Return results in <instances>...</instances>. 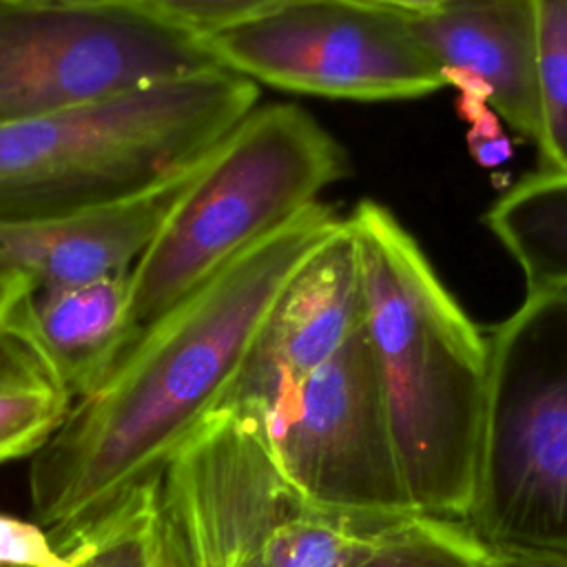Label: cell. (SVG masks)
I'll use <instances>...</instances> for the list:
<instances>
[{
	"mask_svg": "<svg viewBox=\"0 0 567 567\" xmlns=\"http://www.w3.org/2000/svg\"><path fill=\"white\" fill-rule=\"evenodd\" d=\"M341 224L321 202L215 272L144 328L33 454L31 503L64 551L226 408L259 332L301 261Z\"/></svg>",
	"mask_w": 567,
	"mask_h": 567,
	"instance_id": "cell-1",
	"label": "cell"
},
{
	"mask_svg": "<svg viewBox=\"0 0 567 567\" xmlns=\"http://www.w3.org/2000/svg\"><path fill=\"white\" fill-rule=\"evenodd\" d=\"M374 357L405 485L419 512L465 520L487 383V337L377 202L350 213Z\"/></svg>",
	"mask_w": 567,
	"mask_h": 567,
	"instance_id": "cell-2",
	"label": "cell"
},
{
	"mask_svg": "<svg viewBox=\"0 0 567 567\" xmlns=\"http://www.w3.org/2000/svg\"><path fill=\"white\" fill-rule=\"evenodd\" d=\"M224 66L0 126V221L140 195L197 166L255 106Z\"/></svg>",
	"mask_w": 567,
	"mask_h": 567,
	"instance_id": "cell-3",
	"label": "cell"
},
{
	"mask_svg": "<svg viewBox=\"0 0 567 567\" xmlns=\"http://www.w3.org/2000/svg\"><path fill=\"white\" fill-rule=\"evenodd\" d=\"M348 173L339 142L301 106H255L195 168L128 275L137 334Z\"/></svg>",
	"mask_w": 567,
	"mask_h": 567,
	"instance_id": "cell-4",
	"label": "cell"
},
{
	"mask_svg": "<svg viewBox=\"0 0 567 567\" xmlns=\"http://www.w3.org/2000/svg\"><path fill=\"white\" fill-rule=\"evenodd\" d=\"M465 525L487 547L567 551V286L527 292L487 337Z\"/></svg>",
	"mask_w": 567,
	"mask_h": 567,
	"instance_id": "cell-5",
	"label": "cell"
},
{
	"mask_svg": "<svg viewBox=\"0 0 567 567\" xmlns=\"http://www.w3.org/2000/svg\"><path fill=\"white\" fill-rule=\"evenodd\" d=\"M275 461L317 509L377 532L416 514L363 326L319 368L259 403Z\"/></svg>",
	"mask_w": 567,
	"mask_h": 567,
	"instance_id": "cell-6",
	"label": "cell"
},
{
	"mask_svg": "<svg viewBox=\"0 0 567 567\" xmlns=\"http://www.w3.org/2000/svg\"><path fill=\"white\" fill-rule=\"evenodd\" d=\"M219 66L144 7L0 0V126Z\"/></svg>",
	"mask_w": 567,
	"mask_h": 567,
	"instance_id": "cell-7",
	"label": "cell"
},
{
	"mask_svg": "<svg viewBox=\"0 0 567 567\" xmlns=\"http://www.w3.org/2000/svg\"><path fill=\"white\" fill-rule=\"evenodd\" d=\"M252 82L343 100H403L447 86L408 16L368 0H284L202 40Z\"/></svg>",
	"mask_w": 567,
	"mask_h": 567,
	"instance_id": "cell-8",
	"label": "cell"
},
{
	"mask_svg": "<svg viewBox=\"0 0 567 567\" xmlns=\"http://www.w3.org/2000/svg\"><path fill=\"white\" fill-rule=\"evenodd\" d=\"M308 505L279 470L261 419L241 405L213 414L159 476L177 567H266L268 536Z\"/></svg>",
	"mask_w": 567,
	"mask_h": 567,
	"instance_id": "cell-9",
	"label": "cell"
},
{
	"mask_svg": "<svg viewBox=\"0 0 567 567\" xmlns=\"http://www.w3.org/2000/svg\"><path fill=\"white\" fill-rule=\"evenodd\" d=\"M405 16L447 84L487 102L501 120L538 142L536 0H452Z\"/></svg>",
	"mask_w": 567,
	"mask_h": 567,
	"instance_id": "cell-10",
	"label": "cell"
},
{
	"mask_svg": "<svg viewBox=\"0 0 567 567\" xmlns=\"http://www.w3.org/2000/svg\"><path fill=\"white\" fill-rule=\"evenodd\" d=\"M361 326L359 252L348 219H341L286 281L230 403L252 405L301 381Z\"/></svg>",
	"mask_w": 567,
	"mask_h": 567,
	"instance_id": "cell-11",
	"label": "cell"
},
{
	"mask_svg": "<svg viewBox=\"0 0 567 567\" xmlns=\"http://www.w3.org/2000/svg\"><path fill=\"white\" fill-rule=\"evenodd\" d=\"M197 166L104 206L0 221V268L20 275L31 288L131 275Z\"/></svg>",
	"mask_w": 567,
	"mask_h": 567,
	"instance_id": "cell-12",
	"label": "cell"
},
{
	"mask_svg": "<svg viewBox=\"0 0 567 567\" xmlns=\"http://www.w3.org/2000/svg\"><path fill=\"white\" fill-rule=\"evenodd\" d=\"M73 396L102 383L137 337L128 275L78 286L29 288L4 326Z\"/></svg>",
	"mask_w": 567,
	"mask_h": 567,
	"instance_id": "cell-13",
	"label": "cell"
},
{
	"mask_svg": "<svg viewBox=\"0 0 567 567\" xmlns=\"http://www.w3.org/2000/svg\"><path fill=\"white\" fill-rule=\"evenodd\" d=\"M485 224L520 266L527 292L567 286V171L523 177L494 202Z\"/></svg>",
	"mask_w": 567,
	"mask_h": 567,
	"instance_id": "cell-14",
	"label": "cell"
},
{
	"mask_svg": "<svg viewBox=\"0 0 567 567\" xmlns=\"http://www.w3.org/2000/svg\"><path fill=\"white\" fill-rule=\"evenodd\" d=\"M71 401L40 357L0 328V461L35 454L58 432Z\"/></svg>",
	"mask_w": 567,
	"mask_h": 567,
	"instance_id": "cell-15",
	"label": "cell"
},
{
	"mask_svg": "<svg viewBox=\"0 0 567 567\" xmlns=\"http://www.w3.org/2000/svg\"><path fill=\"white\" fill-rule=\"evenodd\" d=\"M64 554L71 567H177L159 509V481L133 492Z\"/></svg>",
	"mask_w": 567,
	"mask_h": 567,
	"instance_id": "cell-16",
	"label": "cell"
},
{
	"mask_svg": "<svg viewBox=\"0 0 567 567\" xmlns=\"http://www.w3.org/2000/svg\"><path fill=\"white\" fill-rule=\"evenodd\" d=\"M354 567H489V547L465 520L416 512L377 529Z\"/></svg>",
	"mask_w": 567,
	"mask_h": 567,
	"instance_id": "cell-17",
	"label": "cell"
},
{
	"mask_svg": "<svg viewBox=\"0 0 567 567\" xmlns=\"http://www.w3.org/2000/svg\"><path fill=\"white\" fill-rule=\"evenodd\" d=\"M372 536L374 532L308 505L268 536L261 560L266 567H354Z\"/></svg>",
	"mask_w": 567,
	"mask_h": 567,
	"instance_id": "cell-18",
	"label": "cell"
},
{
	"mask_svg": "<svg viewBox=\"0 0 567 567\" xmlns=\"http://www.w3.org/2000/svg\"><path fill=\"white\" fill-rule=\"evenodd\" d=\"M538 148L547 171H567V0H536Z\"/></svg>",
	"mask_w": 567,
	"mask_h": 567,
	"instance_id": "cell-19",
	"label": "cell"
},
{
	"mask_svg": "<svg viewBox=\"0 0 567 567\" xmlns=\"http://www.w3.org/2000/svg\"><path fill=\"white\" fill-rule=\"evenodd\" d=\"M284 0H146L140 7L199 42L213 33L244 24Z\"/></svg>",
	"mask_w": 567,
	"mask_h": 567,
	"instance_id": "cell-20",
	"label": "cell"
},
{
	"mask_svg": "<svg viewBox=\"0 0 567 567\" xmlns=\"http://www.w3.org/2000/svg\"><path fill=\"white\" fill-rule=\"evenodd\" d=\"M0 567H71V558L40 525L0 514Z\"/></svg>",
	"mask_w": 567,
	"mask_h": 567,
	"instance_id": "cell-21",
	"label": "cell"
},
{
	"mask_svg": "<svg viewBox=\"0 0 567 567\" xmlns=\"http://www.w3.org/2000/svg\"><path fill=\"white\" fill-rule=\"evenodd\" d=\"M458 109L472 124L467 142L474 159L481 166H496L505 162L512 155V146L501 131V122L494 109L487 102L467 95H461Z\"/></svg>",
	"mask_w": 567,
	"mask_h": 567,
	"instance_id": "cell-22",
	"label": "cell"
},
{
	"mask_svg": "<svg viewBox=\"0 0 567 567\" xmlns=\"http://www.w3.org/2000/svg\"><path fill=\"white\" fill-rule=\"evenodd\" d=\"M489 567H567V551L489 547Z\"/></svg>",
	"mask_w": 567,
	"mask_h": 567,
	"instance_id": "cell-23",
	"label": "cell"
},
{
	"mask_svg": "<svg viewBox=\"0 0 567 567\" xmlns=\"http://www.w3.org/2000/svg\"><path fill=\"white\" fill-rule=\"evenodd\" d=\"M29 288H31V284L27 279L0 268V328L4 326L9 312L13 310V306L20 301V297Z\"/></svg>",
	"mask_w": 567,
	"mask_h": 567,
	"instance_id": "cell-24",
	"label": "cell"
},
{
	"mask_svg": "<svg viewBox=\"0 0 567 567\" xmlns=\"http://www.w3.org/2000/svg\"><path fill=\"white\" fill-rule=\"evenodd\" d=\"M16 2L60 7V9H126V7H140L146 0H16Z\"/></svg>",
	"mask_w": 567,
	"mask_h": 567,
	"instance_id": "cell-25",
	"label": "cell"
},
{
	"mask_svg": "<svg viewBox=\"0 0 567 567\" xmlns=\"http://www.w3.org/2000/svg\"><path fill=\"white\" fill-rule=\"evenodd\" d=\"M368 2H374V4H381L388 9H396L401 13H421V11L447 4L452 0H368Z\"/></svg>",
	"mask_w": 567,
	"mask_h": 567,
	"instance_id": "cell-26",
	"label": "cell"
}]
</instances>
